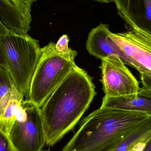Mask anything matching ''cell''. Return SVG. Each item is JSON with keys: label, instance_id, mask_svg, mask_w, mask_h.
I'll list each match as a JSON object with an SVG mask.
<instances>
[{"label": "cell", "instance_id": "6da1fadb", "mask_svg": "<svg viewBox=\"0 0 151 151\" xmlns=\"http://www.w3.org/2000/svg\"><path fill=\"white\" fill-rule=\"evenodd\" d=\"M96 95L86 71L78 67L70 73L40 108L46 145L53 146L73 129Z\"/></svg>", "mask_w": 151, "mask_h": 151}, {"label": "cell", "instance_id": "7a4b0ae2", "mask_svg": "<svg viewBox=\"0 0 151 151\" xmlns=\"http://www.w3.org/2000/svg\"><path fill=\"white\" fill-rule=\"evenodd\" d=\"M151 116L101 106L81 122L61 151H112Z\"/></svg>", "mask_w": 151, "mask_h": 151}, {"label": "cell", "instance_id": "3957f363", "mask_svg": "<svg viewBox=\"0 0 151 151\" xmlns=\"http://www.w3.org/2000/svg\"><path fill=\"white\" fill-rule=\"evenodd\" d=\"M39 41L19 34L0 23V66L8 70L20 94L28 96L33 74L41 53Z\"/></svg>", "mask_w": 151, "mask_h": 151}, {"label": "cell", "instance_id": "277c9868", "mask_svg": "<svg viewBox=\"0 0 151 151\" xmlns=\"http://www.w3.org/2000/svg\"><path fill=\"white\" fill-rule=\"evenodd\" d=\"M77 55L72 49L61 50L52 42L42 48L30 82L27 100L41 108L57 87L78 67L75 63Z\"/></svg>", "mask_w": 151, "mask_h": 151}, {"label": "cell", "instance_id": "5b68a950", "mask_svg": "<svg viewBox=\"0 0 151 151\" xmlns=\"http://www.w3.org/2000/svg\"><path fill=\"white\" fill-rule=\"evenodd\" d=\"M4 134L15 151H43L46 140L40 108L23 100Z\"/></svg>", "mask_w": 151, "mask_h": 151}, {"label": "cell", "instance_id": "8992f818", "mask_svg": "<svg viewBox=\"0 0 151 151\" xmlns=\"http://www.w3.org/2000/svg\"><path fill=\"white\" fill-rule=\"evenodd\" d=\"M101 62V81L105 96H123L141 89L138 81L118 56H111Z\"/></svg>", "mask_w": 151, "mask_h": 151}, {"label": "cell", "instance_id": "52a82bcc", "mask_svg": "<svg viewBox=\"0 0 151 151\" xmlns=\"http://www.w3.org/2000/svg\"><path fill=\"white\" fill-rule=\"evenodd\" d=\"M110 37L130 61L131 67L140 73H151V44L138 30L129 27L124 32H111Z\"/></svg>", "mask_w": 151, "mask_h": 151}, {"label": "cell", "instance_id": "ba28073f", "mask_svg": "<svg viewBox=\"0 0 151 151\" xmlns=\"http://www.w3.org/2000/svg\"><path fill=\"white\" fill-rule=\"evenodd\" d=\"M37 0H0L1 22L10 30L28 35L31 30L33 3Z\"/></svg>", "mask_w": 151, "mask_h": 151}, {"label": "cell", "instance_id": "9c48e42d", "mask_svg": "<svg viewBox=\"0 0 151 151\" xmlns=\"http://www.w3.org/2000/svg\"><path fill=\"white\" fill-rule=\"evenodd\" d=\"M111 32L106 24H100L93 28L87 39V50L91 55L101 60L111 56H118L125 64L131 66L130 61L110 37Z\"/></svg>", "mask_w": 151, "mask_h": 151}, {"label": "cell", "instance_id": "30bf717a", "mask_svg": "<svg viewBox=\"0 0 151 151\" xmlns=\"http://www.w3.org/2000/svg\"><path fill=\"white\" fill-rule=\"evenodd\" d=\"M101 106L142 113L151 116V92L142 87L137 93L123 96H105Z\"/></svg>", "mask_w": 151, "mask_h": 151}, {"label": "cell", "instance_id": "8fae6325", "mask_svg": "<svg viewBox=\"0 0 151 151\" xmlns=\"http://www.w3.org/2000/svg\"><path fill=\"white\" fill-rule=\"evenodd\" d=\"M121 18L129 27L151 35V0H128Z\"/></svg>", "mask_w": 151, "mask_h": 151}, {"label": "cell", "instance_id": "7c38bea8", "mask_svg": "<svg viewBox=\"0 0 151 151\" xmlns=\"http://www.w3.org/2000/svg\"><path fill=\"white\" fill-rule=\"evenodd\" d=\"M151 137V117L129 135L112 151H129L138 143L148 140Z\"/></svg>", "mask_w": 151, "mask_h": 151}, {"label": "cell", "instance_id": "4fadbf2b", "mask_svg": "<svg viewBox=\"0 0 151 151\" xmlns=\"http://www.w3.org/2000/svg\"><path fill=\"white\" fill-rule=\"evenodd\" d=\"M16 88H17L8 70L0 66V114L5 111Z\"/></svg>", "mask_w": 151, "mask_h": 151}, {"label": "cell", "instance_id": "5bb4252c", "mask_svg": "<svg viewBox=\"0 0 151 151\" xmlns=\"http://www.w3.org/2000/svg\"><path fill=\"white\" fill-rule=\"evenodd\" d=\"M0 151H15L8 137L0 131Z\"/></svg>", "mask_w": 151, "mask_h": 151}, {"label": "cell", "instance_id": "9a60e30c", "mask_svg": "<svg viewBox=\"0 0 151 151\" xmlns=\"http://www.w3.org/2000/svg\"><path fill=\"white\" fill-rule=\"evenodd\" d=\"M115 3L118 13L121 17L125 15L128 0H113Z\"/></svg>", "mask_w": 151, "mask_h": 151}, {"label": "cell", "instance_id": "2e32d148", "mask_svg": "<svg viewBox=\"0 0 151 151\" xmlns=\"http://www.w3.org/2000/svg\"><path fill=\"white\" fill-rule=\"evenodd\" d=\"M141 74V81L143 87L151 92V73H143Z\"/></svg>", "mask_w": 151, "mask_h": 151}, {"label": "cell", "instance_id": "e0dca14e", "mask_svg": "<svg viewBox=\"0 0 151 151\" xmlns=\"http://www.w3.org/2000/svg\"><path fill=\"white\" fill-rule=\"evenodd\" d=\"M148 140L143 141L138 143L137 145H135L133 149L131 150V151H143L145 146V143Z\"/></svg>", "mask_w": 151, "mask_h": 151}, {"label": "cell", "instance_id": "ac0fdd59", "mask_svg": "<svg viewBox=\"0 0 151 151\" xmlns=\"http://www.w3.org/2000/svg\"><path fill=\"white\" fill-rule=\"evenodd\" d=\"M143 151H151V137L145 143V146Z\"/></svg>", "mask_w": 151, "mask_h": 151}, {"label": "cell", "instance_id": "d6986e66", "mask_svg": "<svg viewBox=\"0 0 151 151\" xmlns=\"http://www.w3.org/2000/svg\"><path fill=\"white\" fill-rule=\"evenodd\" d=\"M141 34L142 36L147 41H148L149 43H150L151 44V35H150L147 34L144 32H141Z\"/></svg>", "mask_w": 151, "mask_h": 151}, {"label": "cell", "instance_id": "ffe728a7", "mask_svg": "<svg viewBox=\"0 0 151 151\" xmlns=\"http://www.w3.org/2000/svg\"><path fill=\"white\" fill-rule=\"evenodd\" d=\"M94 1L102 3H109L113 2V0H94Z\"/></svg>", "mask_w": 151, "mask_h": 151}, {"label": "cell", "instance_id": "44dd1931", "mask_svg": "<svg viewBox=\"0 0 151 151\" xmlns=\"http://www.w3.org/2000/svg\"><path fill=\"white\" fill-rule=\"evenodd\" d=\"M129 151H131V150Z\"/></svg>", "mask_w": 151, "mask_h": 151}]
</instances>
